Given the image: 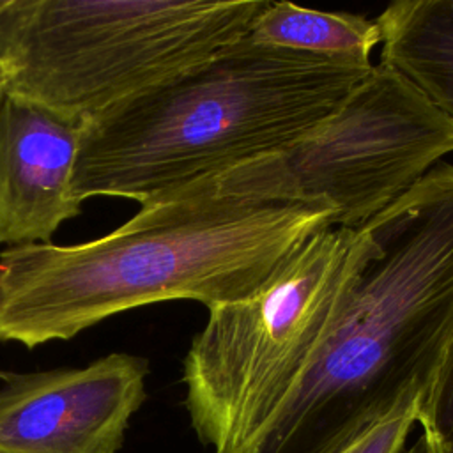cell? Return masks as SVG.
I'll return each instance as SVG.
<instances>
[{
	"label": "cell",
	"instance_id": "6da1fadb",
	"mask_svg": "<svg viewBox=\"0 0 453 453\" xmlns=\"http://www.w3.org/2000/svg\"><path fill=\"white\" fill-rule=\"evenodd\" d=\"M327 226L331 212L320 207L173 191L103 237L5 248L0 342L34 349L154 303L188 299L211 310L248 299Z\"/></svg>",
	"mask_w": 453,
	"mask_h": 453
},
{
	"label": "cell",
	"instance_id": "7a4b0ae2",
	"mask_svg": "<svg viewBox=\"0 0 453 453\" xmlns=\"http://www.w3.org/2000/svg\"><path fill=\"white\" fill-rule=\"evenodd\" d=\"M375 250L311 365L246 453H329L425 396L453 338V165L366 221Z\"/></svg>",
	"mask_w": 453,
	"mask_h": 453
},
{
	"label": "cell",
	"instance_id": "3957f363",
	"mask_svg": "<svg viewBox=\"0 0 453 453\" xmlns=\"http://www.w3.org/2000/svg\"><path fill=\"white\" fill-rule=\"evenodd\" d=\"M373 64L257 42L219 48L85 124L73 191L140 205L262 156L329 113Z\"/></svg>",
	"mask_w": 453,
	"mask_h": 453
},
{
	"label": "cell",
	"instance_id": "277c9868",
	"mask_svg": "<svg viewBox=\"0 0 453 453\" xmlns=\"http://www.w3.org/2000/svg\"><path fill=\"white\" fill-rule=\"evenodd\" d=\"M269 0H0L4 90L81 126L248 35Z\"/></svg>",
	"mask_w": 453,
	"mask_h": 453
},
{
	"label": "cell",
	"instance_id": "5b68a950",
	"mask_svg": "<svg viewBox=\"0 0 453 453\" xmlns=\"http://www.w3.org/2000/svg\"><path fill=\"white\" fill-rule=\"evenodd\" d=\"M375 250L365 225L327 226L248 299L209 310L182 363L191 426L212 453H246L326 340Z\"/></svg>",
	"mask_w": 453,
	"mask_h": 453
},
{
	"label": "cell",
	"instance_id": "8992f818",
	"mask_svg": "<svg viewBox=\"0 0 453 453\" xmlns=\"http://www.w3.org/2000/svg\"><path fill=\"white\" fill-rule=\"evenodd\" d=\"M453 152V124L384 62L287 143L175 191L237 203L327 209L357 228Z\"/></svg>",
	"mask_w": 453,
	"mask_h": 453
},
{
	"label": "cell",
	"instance_id": "52a82bcc",
	"mask_svg": "<svg viewBox=\"0 0 453 453\" xmlns=\"http://www.w3.org/2000/svg\"><path fill=\"white\" fill-rule=\"evenodd\" d=\"M147 375V359L126 352L78 368L5 372L0 453H119Z\"/></svg>",
	"mask_w": 453,
	"mask_h": 453
},
{
	"label": "cell",
	"instance_id": "ba28073f",
	"mask_svg": "<svg viewBox=\"0 0 453 453\" xmlns=\"http://www.w3.org/2000/svg\"><path fill=\"white\" fill-rule=\"evenodd\" d=\"M83 126L5 92L0 96V244H50L81 212L73 191Z\"/></svg>",
	"mask_w": 453,
	"mask_h": 453
},
{
	"label": "cell",
	"instance_id": "9c48e42d",
	"mask_svg": "<svg viewBox=\"0 0 453 453\" xmlns=\"http://www.w3.org/2000/svg\"><path fill=\"white\" fill-rule=\"evenodd\" d=\"M380 62L405 76L453 124V0H402L375 19Z\"/></svg>",
	"mask_w": 453,
	"mask_h": 453
},
{
	"label": "cell",
	"instance_id": "30bf717a",
	"mask_svg": "<svg viewBox=\"0 0 453 453\" xmlns=\"http://www.w3.org/2000/svg\"><path fill=\"white\" fill-rule=\"evenodd\" d=\"M248 37L283 50L352 58L363 64H372V51L380 44L377 23L365 16L271 0L251 21Z\"/></svg>",
	"mask_w": 453,
	"mask_h": 453
},
{
	"label": "cell",
	"instance_id": "8fae6325",
	"mask_svg": "<svg viewBox=\"0 0 453 453\" xmlns=\"http://www.w3.org/2000/svg\"><path fill=\"white\" fill-rule=\"evenodd\" d=\"M416 425L425 453H453V338L421 398Z\"/></svg>",
	"mask_w": 453,
	"mask_h": 453
},
{
	"label": "cell",
	"instance_id": "7c38bea8",
	"mask_svg": "<svg viewBox=\"0 0 453 453\" xmlns=\"http://www.w3.org/2000/svg\"><path fill=\"white\" fill-rule=\"evenodd\" d=\"M421 398L423 396H412L400 402L329 453H402L416 425Z\"/></svg>",
	"mask_w": 453,
	"mask_h": 453
},
{
	"label": "cell",
	"instance_id": "4fadbf2b",
	"mask_svg": "<svg viewBox=\"0 0 453 453\" xmlns=\"http://www.w3.org/2000/svg\"><path fill=\"white\" fill-rule=\"evenodd\" d=\"M402 453H425V448H423V441H421V437H418V439H414L411 444H407L405 448H403V451Z\"/></svg>",
	"mask_w": 453,
	"mask_h": 453
},
{
	"label": "cell",
	"instance_id": "5bb4252c",
	"mask_svg": "<svg viewBox=\"0 0 453 453\" xmlns=\"http://www.w3.org/2000/svg\"><path fill=\"white\" fill-rule=\"evenodd\" d=\"M4 94V78H2V73H0V96Z\"/></svg>",
	"mask_w": 453,
	"mask_h": 453
},
{
	"label": "cell",
	"instance_id": "9a60e30c",
	"mask_svg": "<svg viewBox=\"0 0 453 453\" xmlns=\"http://www.w3.org/2000/svg\"><path fill=\"white\" fill-rule=\"evenodd\" d=\"M4 377H5V372H2V370H0V380H2Z\"/></svg>",
	"mask_w": 453,
	"mask_h": 453
}]
</instances>
